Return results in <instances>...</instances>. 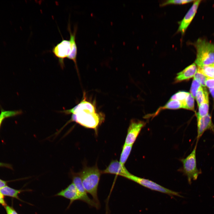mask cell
<instances>
[{
	"label": "cell",
	"instance_id": "cb8c5ba5",
	"mask_svg": "<svg viewBox=\"0 0 214 214\" xmlns=\"http://www.w3.org/2000/svg\"><path fill=\"white\" fill-rule=\"evenodd\" d=\"M194 0H170L164 1L160 4V6L163 7L166 5L170 4H183L190 2H193Z\"/></svg>",
	"mask_w": 214,
	"mask_h": 214
},
{
	"label": "cell",
	"instance_id": "8992f818",
	"mask_svg": "<svg viewBox=\"0 0 214 214\" xmlns=\"http://www.w3.org/2000/svg\"><path fill=\"white\" fill-rule=\"evenodd\" d=\"M71 50V42L70 40L63 39L53 48L52 52L57 58L62 67L64 66V59L67 58Z\"/></svg>",
	"mask_w": 214,
	"mask_h": 214
},
{
	"label": "cell",
	"instance_id": "ba28073f",
	"mask_svg": "<svg viewBox=\"0 0 214 214\" xmlns=\"http://www.w3.org/2000/svg\"><path fill=\"white\" fill-rule=\"evenodd\" d=\"M146 125L143 121L132 119L128 127L125 144L133 145L142 129Z\"/></svg>",
	"mask_w": 214,
	"mask_h": 214
},
{
	"label": "cell",
	"instance_id": "83f0119b",
	"mask_svg": "<svg viewBox=\"0 0 214 214\" xmlns=\"http://www.w3.org/2000/svg\"><path fill=\"white\" fill-rule=\"evenodd\" d=\"M4 196L0 192V204L5 207L7 205V204L4 199Z\"/></svg>",
	"mask_w": 214,
	"mask_h": 214
},
{
	"label": "cell",
	"instance_id": "2e32d148",
	"mask_svg": "<svg viewBox=\"0 0 214 214\" xmlns=\"http://www.w3.org/2000/svg\"><path fill=\"white\" fill-rule=\"evenodd\" d=\"M182 108V101L178 100H169L163 106L159 108L152 115L153 117L157 115L159 112L165 109H177Z\"/></svg>",
	"mask_w": 214,
	"mask_h": 214
},
{
	"label": "cell",
	"instance_id": "d6986e66",
	"mask_svg": "<svg viewBox=\"0 0 214 214\" xmlns=\"http://www.w3.org/2000/svg\"><path fill=\"white\" fill-rule=\"evenodd\" d=\"M198 107L199 111L196 114L197 118L205 116L209 114V99L206 100Z\"/></svg>",
	"mask_w": 214,
	"mask_h": 214
},
{
	"label": "cell",
	"instance_id": "5bb4252c",
	"mask_svg": "<svg viewBox=\"0 0 214 214\" xmlns=\"http://www.w3.org/2000/svg\"><path fill=\"white\" fill-rule=\"evenodd\" d=\"M197 68L195 63L188 66L183 70L178 73L175 79L176 83L188 80L193 77Z\"/></svg>",
	"mask_w": 214,
	"mask_h": 214
},
{
	"label": "cell",
	"instance_id": "9a60e30c",
	"mask_svg": "<svg viewBox=\"0 0 214 214\" xmlns=\"http://www.w3.org/2000/svg\"><path fill=\"white\" fill-rule=\"evenodd\" d=\"M29 190H17L11 188L8 186H6L0 189V192L4 196H7L16 198L22 201L20 199L18 195L21 192Z\"/></svg>",
	"mask_w": 214,
	"mask_h": 214
},
{
	"label": "cell",
	"instance_id": "9c48e42d",
	"mask_svg": "<svg viewBox=\"0 0 214 214\" xmlns=\"http://www.w3.org/2000/svg\"><path fill=\"white\" fill-rule=\"evenodd\" d=\"M201 0H195L182 21L180 22L177 32L183 35L193 19Z\"/></svg>",
	"mask_w": 214,
	"mask_h": 214
},
{
	"label": "cell",
	"instance_id": "7a4b0ae2",
	"mask_svg": "<svg viewBox=\"0 0 214 214\" xmlns=\"http://www.w3.org/2000/svg\"><path fill=\"white\" fill-rule=\"evenodd\" d=\"M102 174L96 166L85 167L79 173L84 188L92 196L93 200L100 207L97 194L98 186Z\"/></svg>",
	"mask_w": 214,
	"mask_h": 214
},
{
	"label": "cell",
	"instance_id": "6da1fadb",
	"mask_svg": "<svg viewBox=\"0 0 214 214\" xmlns=\"http://www.w3.org/2000/svg\"><path fill=\"white\" fill-rule=\"evenodd\" d=\"M86 95L84 92L82 99L78 104L71 109L64 110L62 112L72 114L71 121L96 130L104 122L105 115L97 111L95 101L89 100Z\"/></svg>",
	"mask_w": 214,
	"mask_h": 214
},
{
	"label": "cell",
	"instance_id": "d4e9b609",
	"mask_svg": "<svg viewBox=\"0 0 214 214\" xmlns=\"http://www.w3.org/2000/svg\"><path fill=\"white\" fill-rule=\"evenodd\" d=\"M201 86L200 83L196 80L193 79L190 89L191 94L195 99L196 92L199 88Z\"/></svg>",
	"mask_w": 214,
	"mask_h": 214
},
{
	"label": "cell",
	"instance_id": "44dd1931",
	"mask_svg": "<svg viewBox=\"0 0 214 214\" xmlns=\"http://www.w3.org/2000/svg\"><path fill=\"white\" fill-rule=\"evenodd\" d=\"M198 68L207 77L214 78V66H206Z\"/></svg>",
	"mask_w": 214,
	"mask_h": 214
},
{
	"label": "cell",
	"instance_id": "7402d4cb",
	"mask_svg": "<svg viewBox=\"0 0 214 214\" xmlns=\"http://www.w3.org/2000/svg\"><path fill=\"white\" fill-rule=\"evenodd\" d=\"M207 77L205 76L198 68L197 71L193 76V79L196 80L203 87L205 86V81Z\"/></svg>",
	"mask_w": 214,
	"mask_h": 214
},
{
	"label": "cell",
	"instance_id": "4fadbf2b",
	"mask_svg": "<svg viewBox=\"0 0 214 214\" xmlns=\"http://www.w3.org/2000/svg\"><path fill=\"white\" fill-rule=\"evenodd\" d=\"M67 29L70 34V40L71 44V50L70 55L67 58L73 61L78 71V69L77 63V48L75 42V36L77 31V26H75L74 27L73 31L72 32L70 29V23H69L68 24Z\"/></svg>",
	"mask_w": 214,
	"mask_h": 214
},
{
	"label": "cell",
	"instance_id": "f546056e",
	"mask_svg": "<svg viewBox=\"0 0 214 214\" xmlns=\"http://www.w3.org/2000/svg\"><path fill=\"white\" fill-rule=\"evenodd\" d=\"M7 182L0 179V189L7 185Z\"/></svg>",
	"mask_w": 214,
	"mask_h": 214
},
{
	"label": "cell",
	"instance_id": "603a6c76",
	"mask_svg": "<svg viewBox=\"0 0 214 214\" xmlns=\"http://www.w3.org/2000/svg\"><path fill=\"white\" fill-rule=\"evenodd\" d=\"M189 94V93L185 91H180L173 95L170 100H176L182 101L186 98Z\"/></svg>",
	"mask_w": 214,
	"mask_h": 214
},
{
	"label": "cell",
	"instance_id": "e0dca14e",
	"mask_svg": "<svg viewBox=\"0 0 214 214\" xmlns=\"http://www.w3.org/2000/svg\"><path fill=\"white\" fill-rule=\"evenodd\" d=\"M195 99L198 106L209 99L208 93L205 88L202 86L199 88L196 93Z\"/></svg>",
	"mask_w": 214,
	"mask_h": 214
},
{
	"label": "cell",
	"instance_id": "30bf717a",
	"mask_svg": "<svg viewBox=\"0 0 214 214\" xmlns=\"http://www.w3.org/2000/svg\"><path fill=\"white\" fill-rule=\"evenodd\" d=\"M197 135L196 143L206 130H211L214 134V125L211 116L208 114L207 116L197 118Z\"/></svg>",
	"mask_w": 214,
	"mask_h": 214
},
{
	"label": "cell",
	"instance_id": "4316f807",
	"mask_svg": "<svg viewBox=\"0 0 214 214\" xmlns=\"http://www.w3.org/2000/svg\"><path fill=\"white\" fill-rule=\"evenodd\" d=\"M4 207L7 214H18L12 207L10 206L7 205Z\"/></svg>",
	"mask_w": 214,
	"mask_h": 214
},
{
	"label": "cell",
	"instance_id": "3957f363",
	"mask_svg": "<svg viewBox=\"0 0 214 214\" xmlns=\"http://www.w3.org/2000/svg\"><path fill=\"white\" fill-rule=\"evenodd\" d=\"M196 51L195 64L198 67L214 66V44L199 38L193 44Z\"/></svg>",
	"mask_w": 214,
	"mask_h": 214
},
{
	"label": "cell",
	"instance_id": "ac0fdd59",
	"mask_svg": "<svg viewBox=\"0 0 214 214\" xmlns=\"http://www.w3.org/2000/svg\"><path fill=\"white\" fill-rule=\"evenodd\" d=\"M133 145L124 144L121 154L119 162L122 165L124 164L130 153Z\"/></svg>",
	"mask_w": 214,
	"mask_h": 214
},
{
	"label": "cell",
	"instance_id": "52a82bcc",
	"mask_svg": "<svg viewBox=\"0 0 214 214\" xmlns=\"http://www.w3.org/2000/svg\"><path fill=\"white\" fill-rule=\"evenodd\" d=\"M72 182L75 185L80 196L81 201L87 204L91 207H95L97 209L100 207L95 202L88 196L87 192L83 185L79 173H72Z\"/></svg>",
	"mask_w": 214,
	"mask_h": 214
},
{
	"label": "cell",
	"instance_id": "277c9868",
	"mask_svg": "<svg viewBox=\"0 0 214 214\" xmlns=\"http://www.w3.org/2000/svg\"><path fill=\"white\" fill-rule=\"evenodd\" d=\"M197 144H196L191 153L186 158L181 159L183 164L182 171L187 178L188 183L191 184L192 180L197 179L198 176L202 173L201 169L197 166L196 150Z\"/></svg>",
	"mask_w": 214,
	"mask_h": 214
},
{
	"label": "cell",
	"instance_id": "484cf974",
	"mask_svg": "<svg viewBox=\"0 0 214 214\" xmlns=\"http://www.w3.org/2000/svg\"><path fill=\"white\" fill-rule=\"evenodd\" d=\"M205 86L209 89L214 88V78L207 77Z\"/></svg>",
	"mask_w": 214,
	"mask_h": 214
},
{
	"label": "cell",
	"instance_id": "f1b7e54d",
	"mask_svg": "<svg viewBox=\"0 0 214 214\" xmlns=\"http://www.w3.org/2000/svg\"><path fill=\"white\" fill-rule=\"evenodd\" d=\"M1 124H0V127ZM0 167H4L11 169H12V165L10 164L0 162Z\"/></svg>",
	"mask_w": 214,
	"mask_h": 214
},
{
	"label": "cell",
	"instance_id": "5b68a950",
	"mask_svg": "<svg viewBox=\"0 0 214 214\" xmlns=\"http://www.w3.org/2000/svg\"><path fill=\"white\" fill-rule=\"evenodd\" d=\"M125 178L152 191L165 193L171 196H174L182 197L178 192L166 188L149 179L140 177L131 173Z\"/></svg>",
	"mask_w": 214,
	"mask_h": 214
},
{
	"label": "cell",
	"instance_id": "8fae6325",
	"mask_svg": "<svg viewBox=\"0 0 214 214\" xmlns=\"http://www.w3.org/2000/svg\"><path fill=\"white\" fill-rule=\"evenodd\" d=\"M102 174H115L125 177L130 173L124 165H122L117 160L112 161L104 170L101 171Z\"/></svg>",
	"mask_w": 214,
	"mask_h": 214
},
{
	"label": "cell",
	"instance_id": "7c38bea8",
	"mask_svg": "<svg viewBox=\"0 0 214 214\" xmlns=\"http://www.w3.org/2000/svg\"><path fill=\"white\" fill-rule=\"evenodd\" d=\"M55 196H62L70 200V203L68 208L75 201H81L80 196L73 182L69 185L65 189L62 190Z\"/></svg>",
	"mask_w": 214,
	"mask_h": 214
},
{
	"label": "cell",
	"instance_id": "4dcf8cb0",
	"mask_svg": "<svg viewBox=\"0 0 214 214\" xmlns=\"http://www.w3.org/2000/svg\"><path fill=\"white\" fill-rule=\"evenodd\" d=\"M209 90L210 93L214 98V88L209 89Z\"/></svg>",
	"mask_w": 214,
	"mask_h": 214
},
{
	"label": "cell",
	"instance_id": "ffe728a7",
	"mask_svg": "<svg viewBox=\"0 0 214 214\" xmlns=\"http://www.w3.org/2000/svg\"><path fill=\"white\" fill-rule=\"evenodd\" d=\"M194 98L189 93L186 98L182 101V108L188 110L194 111Z\"/></svg>",
	"mask_w": 214,
	"mask_h": 214
}]
</instances>
